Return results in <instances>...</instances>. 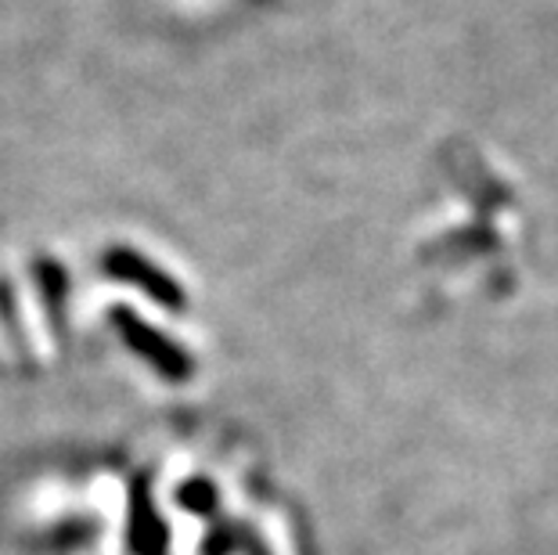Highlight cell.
I'll return each instance as SVG.
<instances>
[{
	"label": "cell",
	"instance_id": "7a4b0ae2",
	"mask_svg": "<svg viewBox=\"0 0 558 555\" xmlns=\"http://www.w3.org/2000/svg\"><path fill=\"white\" fill-rule=\"evenodd\" d=\"M105 275L116 278V281H126V286H137L145 297H151L159 306H166V311H184L181 286L134 250H120V245H116V250L105 253Z\"/></svg>",
	"mask_w": 558,
	"mask_h": 555
},
{
	"label": "cell",
	"instance_id": "6da1fadb",
	"mask_svg": "<svg viewBox=\"0 0 558 555\" xmlns=\"http://www.w3.org/2000/svg\"><path fill=\"white\" fill-rule=\"evenodd\" d=\"M109 317H112V328L120 333V339L126 342V347L134 350L145 364H151L162 379L184 383L195 375V361L187 358V350L181 347V342H173L170 336H162L159 328L141 322L134 311H126V306H112Z\"/></svg>",
	"mask_w": 558,
	"mask_h": 555
},
{
	"label": "cell",
	"instance_id": "277c9868",
	"mask_svg": "<svg viewBox=\"0 0 558 555\" xmlns=\"http://www.w3.org/2000/svg\"><path fill=\"white\" fill-rule=\"evenodd\" d=\"M177 505H181L184 512L209 516L217 509V487H213L209 480H187L181 483V491H177Z\"/></svg>",
	"mask_w": 558,
	"mask_h": 555
},
{
	"label": "cell",
	"instance_id": "3957f363",
	"mask_svg": "<svg viewBox=\"0 0 558 555\" xmlns=\"http://www.w3.org/2000/svg\"><path fill=\"white\" fill-rule=\"evenodd\" d=\"M126 552L130 555H170V527L159 516L156 502L145 480L130 487V512H126Z\"/></svg>",
	"mask_w": 558,
	"mask_h": 555
}]
</instances>
